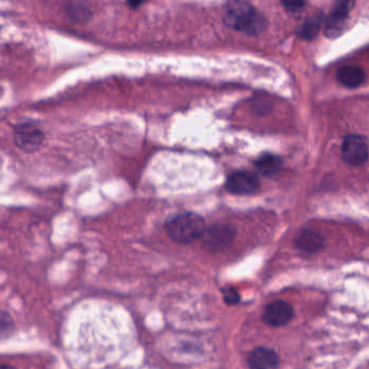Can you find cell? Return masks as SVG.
I'll list each match as a JSON object with an SVG mask.
<instances>
[{"mask_svg":"<svg viewBox=\"0 0 369 369\" xmlns=\"http://www.w3.org/2000/svg\"><path fill=\"white\" fill-rule=\"evenodd\" d=\"M15 330V322L12 315L5 310H0V341L12 336Z\"/></svg>","mask_w":369,"mask_h":369,"instance_id":"cell-15","label":"cell"},{"mask_svg":"<svg viewBox=\"0 0 369 369\" xmlns=\"http://www.w3.org/2000/svg\"><path fill=\"white\" fill-rule=\"evenodd\" d=\"M280 357L273 349L268 347H257L247 357L249 369H278Z\"/></svg>","mask_w":369,"mask_h":369,"instance_id":"cell-10","label":"cell"},{"mask_svg":"<svg viewBox=\"0 0 369 369\" xmlns=\"http://www.w3.org/2000/svg\"><path fill=\"white\" fill-rule=\"evenodd\" d=\"M221 293L222 295H223L224 302H225V304L230 305V307L239 304V301H241V295L237 293L235 288H222Z\"/></svg>","mask_w":369,"mask_h":369,"instance_id":"cell-16","label":"cell"},{"mask_svg":"<svg viewBox=\"0 0 369 369\" xmlns=\"http://www.w3.org/2000/svg\"><path fill=\"white\" fill-rule=\"evenodd\" d=\"M282 5L285 7L286 10L291 12H298L302 10L303 8L307 6L305 1H282Z\"/></svg>","mask_w":369,"mask_h":369,"instance_id":"cell-17","label":"cell"},{"mask_svg":"<svg viewBox=\"0 0 369 369\" xmlns=\"http://www.w3.org/2000/svg\"><path fill=\"white\" fill-rule=\"evenodd\" d=\"M127 5L129 6V7L131 8V9H137V8L140 7V6L143 5V3H141V1H131V3H127Z\"/></svg>","mask_w":369,"mask_h":369,"instance_id":"cell-18","label":"cell"},{"mask_svg":"<svg viewBox=\"0 0 369 369\" xmlns=\"http://www.w3.org/2000/svg\"><path fill=\"white\" fill-rule=\"evenodd\" d=\"M222 17L229 28L248 36H258L268 26L264 13L244 0L228 1L222 9Z\"/></svg>","mask_w":369,"mask_h":369,"instance_id":"cell-1","label":"cell"},{"mask_svg":"<svg viewBox=\"0 0 369 369\" xmlns=\"http://www.w3.org/2000/svg\"><path fill=\"white\" fill-rule=\"evenodd\" d=\"M0 369H15V367L10 364H0Z\"/></svg>","mask_w":369,"mask_h":369,"instance_id":"cell-19","label":"cell"},{"mask_svg":"<svg viewBox=\"0 0 369 369\" xmlns=\"http://www.w3.org/2000/svg\"><path fill=\"white\" fill-rule=\"evenodd\" d=\"M237 237V230L230 224H214L205 230L203 234V246L207 250L222 251L233 243Z\"/></svg>","mask_w":369,"mask_h":369,"instance_id":"cell-4","label":"cell"},{"mask_svg":"<svg viewBox=\"0 0 369 369\" xmlns=\"http://www.w3.org/2000/svg\"><path fill=\"white\" fill-rule=\"evenodd\" d=\"M325 245V239L314 229H302L295 237V248L307 256L318 254Z\"/></svg>","mask_w":369,"mask_h":369,"instance_id":"cell-9","label":"cell"},{"mask_svg":"<svg viewBox=\"0 0 369 369\" xmlns=\"http://www.w3.org/2000/svg\"><path fill=\"white\" fill-rule=\"evenodd\" d=\"M258 177L247 171H237L228 178L225 189L231 194L247 195L258 190Z\"/></svg>","mask_w":369,"mask_h":369,"instance_id":"cell-8","label":"cell"},{"mask_svg":"<svg viewBox=\"0 0 369 369\" xmlns=\"http://www.w3.org/2000/svg\"><path fill=\"white\" fill-rule=\"evenodd\" d=\"M168 237L179 245L192 244L202 239L206 230L205 220L194 212L175 214L166 221Z\"/></svg>","mask_w":369,"mask_h":369,"instance_id":"cell-2","label":"cell"},{"mask_svg":"<svg viewBox=\"0 0 369 369\" xmlns=\"http://www.w3.org/2000/svg\"><path fill=\"white\" fill-rule=\"evenodd\" d=\"M71 20L76 23H87L92 17V11L88 6L80 3H69L65 8Z\"/></svg>","mask_w":369,"mask_h":369,"instance_id":"cell-14","label":"cell"},{"mask_svg":"<svg viewBox=\"0 0 369 369\" xmlns=\"http://www.w3.org/2000/svg\"><path fill=\"white\" fill-rule=\"evenodd\" d=\"M13 141L19 150L32 154L42 148L44 133L36 123H19L13 130Z\"/></svg>","mask_w":369,"mask_h":369,"instance_id":"cell-3","label":"cell"},{"mask_svg":"<svg viewBox=\"0 0 369 369\" xmlns=\"http://www.w3.org/2000/svg\"><path fill=\"white\" fill-rule=\"evenodd\" d=\"M354 1H340L336 3L332 12L325 19L324 33L328 38L339 37L345 31V25L349 20V15L354 7Z\"/></svg>","mask_w":369,"mask_h":369,"instance_id":"cell-6","label":"cell"},{"mask_svg":"<svg viewBox=\"0 0 369 369\" xmlns=\"http://www.w3.org/2000/svg\"><path fill=\"white\" fill-rule=\"evenodd\" d=\"M342 160L350 166H361L368 158V142L364 136L350 135L341 146Z\"/></svg>","mask_w":369,"mask_h":369,"instance_id":"cell-5","label":"cell"},{"mask_svg":"<svg viewBox=\"0 0 369 369\" xmlns=\"http://www.w3.org/2000/svg\"><path fill=\"white\" fill-rule=\"evenodd\" d=\"M324 22V15L322 12L314 13L297 28V35L301 40H312L316 37Z\"/></svg>","mask_w":369,"mask_h":369,"instance_id":"cell-13","label":"cell"},{"mask_svg":"<svg viewBox=\"0 0 369 369\" xmlns=\"http://www.w3.org/2000/svg\"><path fill=\"white\" fill-rule=\"evenodd\" d=\"M295 315L293 305L284 300H274L264 307L262 320L270 327H283L293 320Z\"/></svg>","mask_w":369,"mask_h":369,"instance_id":"cell-7","label":"cell"},{"mask_svg":"<svg viewBox=\"0 0 369 369\" xmlns=\"http://www.w3.org/2000/svg\"><path fill=\"white\" fill-rule=\"evenodd\" d=\"M283 160L274 154H264L255 162V168L260 175L264 177H274L281 171Z\"/></svg>","mask_w":369,"mask_h":369,"instance_id":"cell-12","label":"cell"},{"mask_svg":"<svg viewBox=\"0 0 369 369\" xmlns=\"http://www.w3.org/2000/svg\"><path fill=\"white\" fill-rule=\"evenodd\" d=\"M336 77L338 82L343 86L347 88H357L362 86L366 80V73L362 67L347 65L338 69Z\"/></svg>","mask_w":369,"mask_h":369,"instance_id":"cell-11","label":"cell"}]
</instances>
